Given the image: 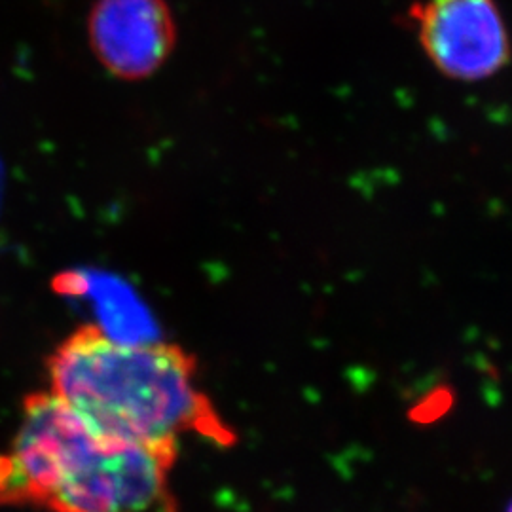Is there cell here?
Returning <instances> with one entry per match:
<instances>
[{
	"instance_id": "6da1fadb",
	"label": "cell",
	"mask_w": 512,
	"mask_h": 512,
	"mask_svg": "<svg viewBox=\"0 0 512 512\" xmlns=\"http://www.w3.org/2000/svg\"><path fill=\"white\" fill-rule=\"evenodd\" d=\"M50 391L95 429L177 459L184 437L236 435L198 384V361L173 342H128L82 325L46 359Z\"/></svg>"
},
{
	"instance_id": "7a4b0ae2",
	"label": "cell",
	"mask_w": 512,
	"mask_h": 512,
	"mask_svg": "<svg viewBox=\"0 0 512 512\" xmlns=\"http://www.w3.org/2000/svg\"><path fill=\"white\" fill-rule=\"evenodd\" d=\"M173 459L95 429L50 389L23 401L0 454V505L50 512H179Z\"/></svg>"
},
{
	"instance_id": "3957f363",
	"label": "cell",
	"mask_w": 512,
	"mask_h": 512,
	"mask_svg": "<svg viewBox=\"0 0 512 512\" xmlns=\"http://www.w3.org/2000/svg\"><path fill=\"white\" fill-rule=\"evenodd\" d=\"M406 19L435 69L459 82L492 78L511 61V37L495 0H418Z\"/></svg>"
},
{
	"instance_id": "277c9868",
	"label": "cell",
	"mask_w": 512,
	"mask_h": 512,
	"mask_svg": "<svg viewBox=\"0 0 512 512\" xmlns=\"http://www.w3.org/2000/svg\"><path fill=\"white\" fill-rule=\"evenodd\" d=\"M97 61L120 80H145L160 71L177 42L165 0H97L88 19Z\"/></svg>"
},
{
	"instance_id": "5b68a950",
	"label": "cell",
	"mask_w": 512,
	"mask_h": 512,
	"mask_svg": "<svg viewBox=\"0 0 512 512\" xmlns=\"http://www.w3.org/2000/svg\"><path fill=\"white\" fill-rule=\"evenodd\" d=\"M509 512H512V505H511V509H509Z\"/></svg>"
}]
</instances>
